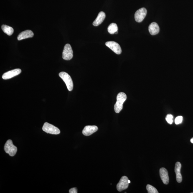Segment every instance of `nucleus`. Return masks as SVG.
Here are the masks:
<instances>
[{"label": "nucleus", "instance_id": "nucleus-1", "mask_svg": "<svg viewBox=\"0 0 193 193\" xmlns=\"http://www.w3.org/2000/svg\"><path fill=\"white\" fill-rule=\"evenodd\" d=\"M127 99V95L123 92H120L117 97V102L114 106L115 113H119L123 109V105Z\"/></svg>", "mask_w": 193, "mask_h": 193}, {"label": "nucleus", "instance_id": "nucleus-2", "mask_svg": "<svg viewBox=\"0 0 193 193\" xmlns=\"http://www.w3.org/2000/svg\"><path fill=\"white\" fill-rule=\"evenodd\" d=\"M59 75L65 82L69 91H72L73 88V83L70 76L67 73L64 72L60 73Z\"/></svg>", "mask_w": 193, "mask_h": 193}, {"label": "nucleus", "instance_id": "nucleus-3", "mask_svg": "<svg viewBox=\"0 0 193 193\" xmlns=\"http://www.w3.org/2000/svg\"><path fill=\"white\" fill-rule=\"evenodd\" d=\"M4 149L6 153L11 156H14L17 151V148L13 144V142L11 140H8L4 145Z\"/></svg>", "mask_w": 193, "mask_h": 193}, {"label": "nucleus", "instance_id": "nucleus-4", "mask_svg": "<svg viewBox=\"0 0 193 193\" xmlns=\"http://www.w3.org/2000/svg\"><path fill=\"white\" fill-rule=\"evenodd\" d=\"M43 131L47 133L52 135H58L60 133L58 128L47 122L44 123L42 127Z\"/></svg>", "mask_w": 193, "mask_h": 193}, {"label": "nucleus", "instance_id": "nucleus-5", "mask_svg": "<svg viewBox=\"0 0 193 193\" xmlns=\"http://www.w3.org/2000/svg\"><path fill=\"white\" fill-rule=\"evenodd\" d=\"M73 57V51L71 46L70 44H67L64 46L63 52L62 57L64 60H70Z\"/></svg>", "mask_w": 193, "mask_h": 193}, {"label": "nucleus", "instance_id": "nucleus-6", "mask_svg": "<svg viewBox=\"0 0 193 193\" xmlns=\"http://www.w3.org/2000/svg\"><path fill=\"white\" fill-rule=\"evenodd\" d=\"M147 13V11L146 8H142L138 9L135 14V21L138 23L142 22L146 17Z\"/></svg>", "mask_w": 193, "mask_h": 193}, {"label": "nucleus", "instance_id": "nucleus-7", "mask_svg": "<svg viewBox=\"0 0 193 193\" xmlns=\"http://www.w3.org/2000/svg\"><path fill=\"white\" fill-rule=\"evenodd\" d=\"M128 180V177L126 176H124L121 177L119 182L117 185V189L118 191L121 192L127 189L129 184Z\"/></svg>", "mask_w": 193, "mask_h": 193}, {"label": "nucleus", "instance_id": "nucleus-8", "mask_svg": "<svg viewBox=\"0 0 193 193\" xmlns=\"http://www.w3.org/2000/svg\"><path fill=\"white\" fill-rule=\"evenodd\" d=\"M105 45L118 54H121L122 49L121 47L118 43L114 41H109L105 43Z\"/></svg>", "mask_w": 193, "mask_h": 193}, {"label": "nucleus", "instance_id": "nucleus-9", "mask_svg": "<svg viewBox=\"0 0 193 193\" xmlns=\"http://www.w3.org/2000/svg\"><path fill=\"white\" fill-rule=\"evenodd\" d=\"M21 71L20 69H16L6 73H5L2 75V78L4 80H8L16 76L19 75Z\"/></svg>", "mask_w": 193, "mask_h": 193}, {"label": "nucleus", "instance_id": "nucleus-10", "mask_svg": "<svg viewBox=\"0 0 193 193\" xmlns=\"http://www.w3.org/2000/svg\"><path fill=\"white\" fill-rule=\"evenodd\" d=\"M98 130V127L96 126H87L84 128L82 133L85 136H89L95 133Z\"/></svg>", "mask_w": 193, "mask_h": 193}, {"label": "nucleus", "instance_id": "nucleus-11", "mask_svg": "<svg viewBox=\"0 0 193 193\" xmlns=\"http://www.w3.org/2000/svg\"><path fill=\"white\" fill-rule=\"evenodd\" d=\"M160 174L164 184H169V178L167 170L164 168H161L160 170Z\"/></svg>", "mask_w": 193, "mask_h": 193}, {"label": "nucleus", "instance_id": "nucleus-12", "mask_svg": "<svg viewBox=\"0 0 193 193\" xmlns=\"http://www.w3.org/2000/svg\"><path fill=\"white\" fill-rule=\"evenodd\" d=\"M33 36L34 33L32 31L27 30L20 33L18 36L17 39L18 40L21 41L28 38L33 37Z\"/></svg>", "mask_w": 193, "mask_h": 193}, {"label": "nucleus", "instance_id": "nucleus-13", "mask_svg": "<svg viewBox=\"0 0 193 193\" xmlns=\"http://www.w3.org/2000/svg\"><path fill=\"white\" fill-rule=\"evenodd\" d=\"M181 163L179 162H176L175 166L174 171L176 174V181L178 183H181L182 180V176L181 174Z\"/></svg>", "mask_w": 193, "mask_h": 193}, {"label": "nucleus", "instance_id": "nucleus-14", "mask_svg": "<svg viewBox=\"0 0 193 193\" xmlns=\"http://www.w3.org/2000/svg\"><path fill=\"white\" fill-rule=\"evenodd\" d=\"M149 32L151 35H156L160 32V28L158 24L155 22H153L150 24L148 27Z\"/></svg>", "mask_w": 193, "mask_h": 193}, {"label": "nucleus", "instance_id": "nucleus-15", "mask_svg": "<svg viewBox=\"0 0 193 193\" xmlns=\"http://www.w3.org/2000/svg\"><path fill=\"white\" fill-rule=\"evenodd\" d=\"M105 18V14L103 11H100L99 13L98 16L95 20L93 21V24L94 26H98L101 24L104 20Z\"/></svg>", "mask_w": 193, "mask_h": 193}, {"label": "nucleus", "instance_id": "nucleus-16", "mask_svg": "<svg viewBox=\"0 0 193 193\" xmlns=\"http://www.w3.org/2000/svg\"><path fill=\"white\" fill-rule=\"evenodd\" d=\"M1 29L4 33L9 36L12 35L14 32V29L12 27L6 25H3Z\"/></svg>", "mask_w": 193, "mask_h": 193}, {"label": "nucleus", "instance_id": "nucleus-17", "mask_svg": "<svg viewBox=\"0 0 193 193\" xmlns=\"http://www.w3.org/2000/svg\"><path fill=\"white\" fill-rule=\"evenodd\" d=\"M118 26L115 23L110 24L108 27V32L110 34H115V32H118Z\"/></svg>", "mask_w": 193, "mask_h": 193}, {"label": "nucleus", "instance_id": "nucleus-18", "mask_svg": "<svg viewBox=\"0 0 193 193\" xmlns=\"http://www.w3.org/2000/svg\"><path fill=\"white\" fill-rule=\"evenodd\" d=\"M147 190L148 191V193H158V191L153 186L147 184L146 186Z\"/></svg>", "mask_w": 193, "mask_h": 193}, {"label": "nucleus", "instance_id": "nucleus-19", "mask_svg": "<svg viewBox=\"0 0 193 193\" xmlns=\"http://www.w3.org/2000/svg\"><path fill=\"white\" fill-rule=\"evenodd\" d=\"M173 115L171 114H168L167 115L166 120L167 122L169 124H172L173 122Z\"/></svg>", "mask_w": 193, "mask_h": 193}, {"label": "nucleus", "instance_id": "nucleus-20", "mask_svg": "<svg viewBox=\"0 0 193 193\" xmlns=\"http://www.w3.org/2000/svg\"><path fill=\"white\" fill-rule=\"evenodd\" d=\"M183 117L182 116H178L175 120V123L176 125H179L182 122Z\"/></svg>", "mask_w": 193, "mask_h": 193}, {"label": "nucleus", "instance_id": "nucleus-21", "mask_svg": "<svg viewBox=\"0 0 193 193\" xmlns=\"http://www.w3.org/2000/svg\"><path fill=\"white\" fill-rule=\"evenodd\" d=\"M69 193H77V190L76 188H73L69 190Z\"/></svg>", "mask_w": 193, "mask_h": 193}, {"label": "nucleus", "instance_id": "nucleus-22", "mask_svg": "<svg viewBox=\"0 0 193 193\" xmlns=\"http://www.w3.org/2000/svg\"><path fill=\"white\" fill-rule=\"evenodd\" d=\"M190 141L191 143L193 144V137L191 139Z\"/></svg>", "mask_w": 193, "mask_h": 193}, {"label": "nucleus", "instance_id": "nucleus-23", "mask_svg": "<svg viewBox=\"0 0 193 193\" xmlns=\"http://www.w3.org/2000/svg\"><path fill=\"white\" fill-rule=\"evenodd\" d=\"M128 183H129V184H130V183H131V181H130L128 179Z\"/></svg>", "mask_w": 193, "mask_h": 193}, {"label": "nucleus", "instance_id": "nucleus-24", "mask_svg": "<svg viewBox=\"0 0 193 193\" xmlns=\"http://www.w3.org/2000/svg\"><path fill=\"white\" fill-rule=\"evenodd\" d=\"M118 33V32H115V34H117Z\"/></svg>", "mask_w": 193, "mask_h": 193}]
</instances>
